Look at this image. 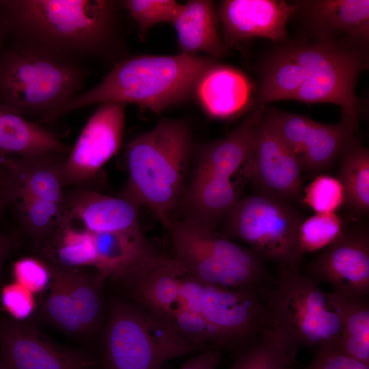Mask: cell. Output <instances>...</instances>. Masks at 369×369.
I'll return each instance as SVG.
<instances>
[{"label": "cell", "instance_id": "6da1fadb", "mask_svg": "<svg viewBox=\"0 0 369 369\" xmlns=\"http://www.w3.org/2000/svg\"><path fill=\"white\" fill-rule=\"evenodd\" d=\"M117 4L108 0H0L7 41L57 63L88 69L117 41Z\"/></svg>", "mask_w": 369, "mask_h": 369}, {"label": "cell", "instance_id": "7a4b0ae2", "mask_svg": "<svg viewBox=\"0 0 369 369\" xmlns=\"http://www.w3.org/2000/svg\"><path fill=\"white\" fill-rule=\"evenodd\" d=\"M213 64L205 57L182 53L125 58L100 83L72 97L42 123H52L62 115L107 102L135 103L159 113L189 96L200 77Z\"/></svg>", "mask_w": 369, "mask_h": 369}, {"label": "cell", "instance_id": "3957f363", "mask_svg": "<svg viewBox=\"0 0 369 369\" xmlns=\"http://www.w3.org/2000/svg\"><path fill=\"white\" fill-rule=\"evenodd\" d=\"M187 125L162 120L126 146L128 181L122 197L148 208L166 226L184 191L192 146Z\"/></svg>", "mask_w": 369, "mask_h": 369}, {"label": "cell", "instance_id": "277c9868", "mask_svg": "<svg viewBox=\"0 0 369 369\" xmlns=\"http://www.w3.org/2000/svg\"><path fill=\"white\" fill-rule=\"evenodd\" d=\"M277 268V277L258 292L273 329L295 356L300 348L336 346L345 297L323 291L300 268Z\"/></svg>", "mask_w": 369, "mask_h": 369}, {"label": "cell", "instance_id": "5b68a950", "mask_svg": "<svg viewBox=\"0 0 369 369\" xmlns=\"http://www.w3.org/2000/svg\"><path fill=\"white\" fill-rule=\"evenodd\" d=\"M165 227L174 249L173 259L199 280L221 288L257 292L273 282L262 257L217 230L184 218L172 219Z\"/></svg>", "mask_w": 369, "mask_h": 369}, {"label": "cell", "instance_id": "8992f818", "mask_svg": "<svg viewBox=\"0 0 369 369\" xmlns=\"http://www.w3.org/2000/svg\"><path fill=\"white\" fill-rule=\"evenodd\" d=\"M89 69L5 46L0 51V105L42 122L83 92Z\"/></svg>", "mask_w": 369, "mask_h": 369}, {"label": "cell", "instance_id": "52a82bcc", "mask_svg": "<svg viewBox=\"0 0 369 369\" xmlns=\"http://www.w3.org/2000/svg\"><path fill=\"white\" fill-rule=\"evenodd\" d=\"M103 327L104 369H163L171 359L202 351L133 301L111 299Z\"/></svg>", "mask_w": 369, "mask_h": 369}, {"label": "cell", "instance_id": "ba28073f", "mask_svg": "<svg viewBox=\"0 0 369 369\" xmlns=\"http://www.w3.org/2000/svg\"><path fill=\"white\" fill-rule=\"evenodd\" d=\"M297 63L299 87L290 100L329 102L341 107V120L359 124L356 83L368 66L367 51L316 39L288 44Z\"/></svg>", "mask_w": 369, "mask_h": 369}, {"label": "cell", "instance_id": "9c48e42d", "mask_svg": "<svg viewBox=\"0 0 369 369\" xmlns=\"http://www.w3.org/2000/svg\"><path fill=\"white\" fill-rule=\"evenodd\" d=\"M302 221L288 201L259 192L238 200L223 221L222 234L265 261L299 268L297 234Z\"/></svg>", "mask_w": 369, "mask_h": 369}, {"label": "cell", "instance_id": "30bf717a", "mask_svg": "<svg viewBox=\"0 0 369 369\" xmlns=\"http://www.w3.org/2000/svg\"><path fill=\"white\" fill-rule=\"evenodd\" d=\"M178 292L184 308L213 327L226 349L236 354L272 327L266 308L256 290L221 288L184 273L178 281Z\"/></svg>", "mask_w": 369, "mask_h": 369}, {"label": "cell", "instance_id": "8fae6325", "mask_svg": "<svg viewBox=\"0 0 369 369\" xmlns=\"http://www.w3.org/2000/svg\"><path fill=\"white\" fill-rule=\"evenodd\" d=\"M245 176L259 192L287 201L300 200L301 160L284 140L266 113L259 122L250 154L243 165Z\"/></svg>", "mask_w": 369, "mask_h": 369}, {"label": "cell", "instance_id": "7c38bea8", "mask_svg": "<svg viewBox=\"0 0 369 369\" xmlns=\"http://www.w3.org/2000/svg\"><path fill=\"white\" fill-rule=\"evenodd\" d=\"M266 113L299 158L303 169L311 173L327 169L357 140L355 134L358 126L344 120L324 124L273 109Z\"/></svg>", "mask_w": 369, "mask_h": 369}, {"label": "cell", "instance_id": "4fadbf2b", "mask_svg": "<svg viewBox=\"0 0 369 369\" xmlns=\"http://www.w3.org/2000/svg\"><path fill=\"white\" fill-rule=\"evenodd\" d=\"M125 104L100 105L89 118L73 147L61 163L64 186H85L119 150Z\"/></svg>", "mask_w": 369, "mask_h": 369}, {"label": "cell", "instance_id": "5bb4252c", "mask_svg": "<svg viewBox=\"0 0 369 369\" xmlns=\"http://www.w3.org/2000/svg\"><path fill=\"white\" fill-rule=\"evenodd\" d=\"M0 357L4 369H96L89 353L53 342L32 323L0 319Z\"/></svg>", "mask_w": 369, "mask_h": 369}, {"label": "cell", "instance_id": "9a60e30c", "mask_svg": "<svg viewBox=\"0 0 369 369\" xmlns=\"http://www.w3.org/2000/svg\"><path fill=\"white\" fill-rule=\"evenodd\" d=\"M314 283L327 284L344 297L369 295V233L366 227L345 229L305 267Z\"/></svg>", "mask_w": 369, "mask_h": 369}, {"label": "cell", "instance_id": "2e32d148", "mask_svg": "<svg viewBox=\"0 0 369 369\" xmlns=\"http://www.w3.org/2000/svg\"><path fill=\"white\" fill-rule=\"evenodd\" d=\"M296 12L295 3L282 0H227L217 13L226 45L254 38L284 41L287 23Z\"/></svg>", "mask_w": 369, "mask_h": 369}, {"label": "cell", "instance_id": "e0dca14e", "mask_svg": "<svg viewBox=\"0 0 369 369\" xmlns=\"http://www.w3.org/2000/svg\"><path fill=\"white\" fill-rule=\"evenodd\" d=\"M316 39L345 43L366 51L368 0H304L294 2Z\"/></svg>", "mask_w": 369, "mask_h": 369}, {"label": "cell", "instance_id": "ac0fdd59", "mask_svg": "<svg viewBox=\"0 0 369 369\" xmlns=\"http://www.w3.org/2000/svg\"><path fill=\"white\" fill-rule=\"evenodd\" d=\"M66 214L92 233L118 232L141 228L138 206L122 197L78 189L64 197Z\"/></svg>", "mask_w": 369, "mask_h": 369}, {"label": "cell", "instance_id": "d6986e66", "mask_svg": "<svg viewBox=\"0 0 369 369\" xmlns=\"http://www.w3.org/2000/svg\"><path fill=\"white\" fill-rule=\"evenodd\" d=\"M193 90L208 115L224 120L247 109L251 102L254 87L239 70L213 64L200 77Z\"/></svg>", "mask_w": 369, "mask_h": 369}, {"label": "cell", "instance_id": "ffe728a7", "mask_svg": "<svg viewBox=\"0 0 369 369\" xmlns=\"http://www.w3.org/2000/svg\"><path fill=\"white\" fill-rule=\"evenodd\" d=\"M180 200L186 213L184 219L217 230L239 199L231 178L195 169Z\"/></svg>", "mask_w": 369, "mask_h": 369}, {"label": "cell", "instance_id": "44dd1931", "mask_svg": "<svg viewBox=\"0 0 369 369\" xmlns=\"http://www.w3.org/2000/svg\"><path fill=\"white\" fill-rule=\"evenodd\" d=\"M96 271L112 281L143 267L155 254L141 229L93 233Z\"/></svg>", "mask_w": 369, "mask_h": 369}, {"label": "cell", "instance_id": "7402d4cb", "mask_svg": "<svg viewBox=\"0 0 369 369\" xmlns=\"http://www.w3.org/2000/svg\"><path fill=\"white\" fill-rule=\"evenodd\" d=\"M70 147L53 132L0 105V152L22 159L67 155Z\"/></svg>", "mask_w": 369, "mask_h": 369}, {"label": "cell", "instance_id": "603a6c76", "mask_svg": "<svg viewBox=\"0 0 369 369\" xmlns=\"http://www.w3.org/2000/svg\"><path fill=\"white\" fill-rule=\"evenodd\" d=\"M218 20L211 1L192 0L180 4L172 23L182 53L223 55L226 46L219 35Z\"/></svg>", "mask_w": 369, "mask_h": 369}, {"label": "cell", "instance_id": "cb8c5ba5", "mask_svg": "<svg viewBox=\"0 0 369 369\" xmlns=\"http://www.w3.org/2000/svg\"><path fill=\"white\" fill-rule=\"evenodd\" d=\"M265 110L258 106L228 135L206 146L200 153L196 169L231 178L248 159Z\"/></svg>", "mask_w": 369, "mask_h": 369}, {"label": "cell", "instance_id": "d4e9b609", "mask_svg": "<svg viewBox=\"0 0 369 369\" xmlns=\"http://www.w3.org/2000/svg\"><path fill=\"white\" fill-rule=\"evenodd\" d=\"M66 286L69 300L81 325L83 339L98 333L105 320L102 287L105 277L97 271L66 268L53 263Z\"/></svg>", "mask_w": 369, "mask_h": 369}, {"label": "cell", "instance_id": "484cf974", "mask_svg": "<svg viewBox=\"0 0 369 369\" xmlns=\"http://www.w3.org/2000/svg\"><path fill=\"white\" fill-rule=\"evenodd\" d=\"M62 156L52 154L32 159L12 156L18 178L17 190L64 204L61 175Z\"/></svg>", "mask_w": 369, "mask_h": 369}, {"label": "cell", "instance_id": "4316f807", "mask_svg": "<svg viewBox=\"0 0 369 369\" xmlns=\"http://www.w3.org/2000/svg\"><path fill=\"white\" fill-rule=\"evenodd\" d=\"M338 178L342 183L346 203L355 214L369 210V151L358 140L340 159Z\"/></svg>", "mask_w": 369, "mask_h": 369}, {"label": "cell", "instance_id": "83f0119b", "mask_svg": "<svg viewBox=\"0 0 369 369\" xmlns=\"http://www.w3.org/2000/svg\"><path fill=\"white\" fill-rule=\"evenodd\" d=\"M338 351L369 366L368 296L345 297Z\"/></svg>", "mask_w": 369, "mask_h": 369}, {"label": "cell", "instance_id": "f1b7e54d", "mask_svg": "<svg viewBox=\"0 0 369 369\" xmlns=\"http://www.w3.org/2000/svg\"><path fill=\"white\" fill-rule=\"evenodd\" d=\"M49 240L54 247L51 262L72 269L95 266L96 252L93 233L84 228L72 227L66 212Z\"/></svg>", "mask_w": 369, "mask_h": 369}, {"label": "cell", "instance_id": "f546056e", "mask_svg": "<svg viewBox=\"0 0 369 369\" xmlns=\"http://www.w3.org/2000/svg\"><path fill=\"white\" fill-rule=\"evenodd\" d=\"M14 203L25 230L36 247L42 246L50 238L65 213L64 204L40 199L19 190Z\"/></svg>", "mask_w": 369, "mask_h": 369}, {"label": "cell", "instance_id": "4dcf8cb0", "mask_svg": "<svg viewBox=\"0 0 369 369\" xmlns=\"http://www.w3.org/2000/svg\"><path fill=\"white\" fill-rule=\"evenodd\" d=\"M295 357L281 336L269 327L254 343L237 353L228 369H288Z\"/></svg>", "mask_w": 369, "mask_h": 369}, {"label": "cell", "instance_id": "1f68e13d", "mask_svg": "<svg viewBox=\"0 0 369 369\" xmlns=\"http://www.w3.org/2000/svg\"><path fill=\"white\" fill-rule=\"evenodd\" d=\"M346 229L336 213H316L301 221L297 234V248L302 259L305 254L324 249Z\"/></svg>", "mask_w": 369, "mask_h": 369}, {"label": "cell", "instance_id": "d6a6232c", "mask_svg": "<svg viewBox=\"0 0 369 369\" xmlns=\"http://www.w3.org/2000/svg\"><path fill=\"white\" fill-rule=\"evenodd\" d=\"M302 201L316 213H336L346 203L340 181L325 174L318 175L307 186Z\"/></svg>", "mask_w": 369, "mask_h": 369}, {"label": "cell", "instance_id": "836d02e7", "mask_svg": "<svg viewBox=\"0 0 369 369\" xmlns=\"http://www.w3.org/2000/svg\"><path fill=\"white\" fill-rule=\"evenodd\" d=\"M180 3L173 0H126L120 1L144 34L152 26L161 23H172Z\"/></svg>", "mask_w": 369, "mask_h": 369}, {"label": "cell", "instance_id": "e575fe53", "mask_svg": "<svg viewBox=\"0 0 369 369\" xmlns=\"http://www.w3.org/2000/svg\"><path fill=\"white\" fill-rule=\"evenodd\" d=\"M12 273L16 282L33 294L45 290L51 280L46 262L33 257H24L15 261Z\"/></svg>", "mask_w": 369, "mask_h": 369}, {"label": "cell", "instance_id": "d590c367", "mask_svg": "<svg viewBox=\"0 0 369 369\" xmlns=\"http://www.w3.org/2000/svg\"><path fill=\"white\" fill-rule=\"evenodd\" d=\"M1 303L4 310L18 321L28 318L36 306L33 293L16 282L3 286Z\"/></svg>", "mask_w": 369, "mask_h": 369}, {"label": "cell", "instance_id": "8d00e7d4", "mask_svg": "<svg viewBox=\"0 0 369 369\" xmlns=\"http://www.w3.org/2000/svg\"><path fill=\"white\" fill-rule=\"evenodd\" d=\"M288 369H369V366L346 355L335 346L317 348L312 359L305 366Z\"/></svg>", "mask_w": 369, "mask_h": 369}, {"label": "cell", "instance_id": "74e56055", "mask_svg": "<svg viewBox=\"0 0 369 369\" xmlns=\"http://www.w3.org/2000/svg\"><path fill=\"white\" fill-rule=\"evenodd\" d=\"M18 189V178L12 157L0 163V215L14 202Z\"/></svg>", "mask_w": 369, "mask_h": 369}, {"label": "cell", "instance_id": "f35d334b", "mask_svg": "<svg viewBox=\"0 0 369 369\" xmlns=\"http://www.w3.org/2000/svg\"><path fill=\"white\" fill-rule=\"evenodd\" d=\"M221 357V351L215 348L206 349L189 359L180 369H217Z\"/></svg>", "mask_w": 369, "mask_h": 369}, {"label": "cell", "instance_id": "ab89813d", "mask_svg": "<svg viewBox=\"0 0 369 369\" xmlns=\"http://www.w3.org/2000/svg\"><path fill=\"white\" fill-rule=\"evenodd\" d=\"M14 245V238L0 234V282L3 263Z\"/></svg>", "mask_w": 369, "mask_h": 369}, {"label": "cell", "instance_id": "60d3db41", "mask_svg": "<svg viewBox=\"0 0 369 369\" xmlns=\"http://www.w3.org/2000/svg\"><path fill=\"white\" fill-rule=\"evenodd\" d=\"M7 42V33L5 28L0 18V51L5 46V44Z\"/></svg>", "mask_w": 369, "mask_h": 369}, {"label": "cell", "instance_id": "b9f144b4", "mask_svg": "<svg viewBox=\"0 0 369 369\" xmlns=\"http://www.w3.org/2000/svg\"><path fill=\"white\" fill-rule=\"evenodd\" d=\"M8 156L0 152V163L5 162Z\"/></svg>", "mask_w": 369, "mask_h": 369}, {"label": "cell", "instance_id": "7bdbcfd3", "mask_svg": "<svg viewBox=\"0 0 369 369\" xmlns=\"http://www.w3.org/2000/svg\"><path fill=\"white\" fill-rule=\"evenodd\" d=\"M0 369H4V367L3 366V364L1 359V357H0Z\"/></svg>", "mask_w": 369, "mask_h": 369}]
</instances>
